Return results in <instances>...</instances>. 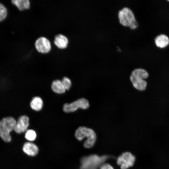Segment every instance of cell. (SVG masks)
Returning <instances> with one entry per match:
<instances>
[{"mask_svg":"<svg viewBox=\"0 0 169 169\" xmlns=\"http://www.w3.org/2000/svg\"><path fill=\"white\" fill-rule=\"evenodd\" d=\"M51 88L54 92L58 94L64 93L66 90L61 81L58 79L55 80L53 81L51 84Z\"/></svg>","mask_w":169,"mask_h":169,"instance_id":"cell-14","label":"cell"},{"mask_svg":"<svg viewBox=\"0 0 169 169\" xmlns=\"http://www.w3.org/2000/svg\"><path fill=\"white\" fill-rule=\"evenodd\" d=\"M90 107L88 100L84 98H81L70 104L65 103L63 107V110L66 113L75 111L78 109L86 110Z\"/></svg>","mask_w":169,"mask_h":169,"instance_id":"cell-6","label":"cell"},{"mask_svg":"<svg viewBox=\"0 0 169 169\" xmlns=\"http://www.w3.org/2000/svg\"><path fill=\"white\" fill-rule=\"evenodd\" d=\"M118 50L119 51H120L121 50H120V48L119 47H118Z\"/></svg>","mask_w":169,"mask_h":169,"instance_id":"cell-20","label":"cell"},{"mask_svg":"<svg viewBox=\"0 0 169 169\" xmlns=\"http://www.w3.org/2000/svg\"><path fill=\"white\" fill-rule=\"evenodd\" d=\"M23 150L26 154L32 156L36 155L38 152V146L34 143L30 142L25 143L23 147Z\"/></svg>","mask_w":169,"mask_h":169,"instance_id":"cell-10","label":"cell"},{"mask_svg":"<svg viewBox=\"0 0 169 169\" xmlns=\"http://www.w3.org/2000/svg\"><path fill=\"white\" fill-rule=\"evenodd\" d=\"M155 43L157 47L164 48L169 44V38L166 35L161 34L157 36L155 39Z\"/></svg>","mask_w":169,"mask_h":169,"instance_id":"cell-12","label":"cell"},{"mask_svg":"<svg viewBox=\"0 0 169 169\" xmlns=\"http://www.w3.org/2000/svg\"><path fill=\"white\" fill-rule=\"evenodd\" d=\"M7 14V10L6 8L0 3V22L4 19Z\"/></svg>","mask_w":169,"mask_h":169,"instance_id":"cell-17","label":"cell"},{"mask_svg":"<svg viewBox=\"0 0 169 169\" xmlns=\"http://www.w3.org/2000/svg\"><path fill=\"white\" fill-rule=\"evenodd\" d=\"M16 123V120L11 116L4 117L0 121V136L5 142L11 141L10 133L14 130Z\"/></svg>","mask_w":169,"mask_h":169,"instance_id":"cell-3","label":"cell"},{"mask_svg":"<svg viewBox=\"0 0 169 169\" xmlns=\"http://www.w3.org/2000/svg\"><path fill=\"white\" fill-rule=\"evenodd\" d=\"M148 72L142 68H137L134 70L130 76V80L133 87L140 91L145 90L147 86V82L144 80L148 76Z\"/></svg>","mask_w":169,"mask_h":169,"instance_id":"cell-2","label":"cell"},{"mask_svg":"<svg viewBox=\"0 0 169 169\" xmlns=\"http://www.w3.org/2000/svg\"><path fill=\"white\" fill-rule=\"evenodd\" d=\"M75 136L79 141L82 140L85 137L87 138L84 144V147L87 148L92 147L96 140L95 131L85 126L79 127L75 131Z\"/></svg>","mask_w":169,"mask_h":169,"instance_id":"cell-1","label":"cell"},{"mask_svg":"<svg viewBox=\"0 0 169 169\" xmlns=\"http://www.w3.org/2000/svg\"><path fill=\"white\" fill-rule=\"evenodd\" d=\"M167 1H169V0H167Z\"/></svg>","mask_w":169,"mask_h":169,"instance_id":"cell-21","label":"cell"},{"mask_svg":"<svg viewBox=\"0 0 169 169\" xmlns=\"http://www.w3.org/2000/svg\"><path fill=\"white\" fill-rule=\"evenodd\" d=\"M29 125V119L26 115L20 116L16 121L14 131L18 134L23 133L26 130Z\"/></svg>","mask_w":169,"mask_h":169,"instance_id":"cell-9","label":"cell"},{"mask_svg":"<svg viewBox=\"0 0 169 169\" xmlns=\"http://www.w3.org/2000/svg\"><path fill=\"white\" fill-rule=\"evenodd\" d=\"M61 81L65 90H69L72 85L71 82L69 79L64 77L63 78Z\"/></svg>","mask_w":169,"mask_h":169,"instance_id":"cell-18","label":"cell"},{"mask_svg":"<svg viewBox=\"0 0 169 169\" xmlns=\"http://www.w3.org/2000/svg\"><path fill=\"white\" fill-rule=\"evenodd\" d=\"M36 136L37 135L35 131L31 129L26 131L25 135V138L30 141H34L36 138Z\"/></svg>","mask_w":169,"mask_h":169,"instance_id":"cell-16","label":"cell"},{"mask_svg":"<svg viewBox=\"0 0 169 169\" xmlns=\"http://www.w3.org/2000/svg\"><path fill=\"white\" fill-rule=\"evenodd\" d=\"M118 16L120 23L125 26H128L131 29L136 28L138 26L132 11L127 7H124L119 11Z\"/></svg>","mask_w":169,"mask_h":169,"instance_id":"cell-5","label":"cell"},{"mask_svg":"<svg viewBox=\"0 0 169 169\" xmlns=\"http://www.w3.org/2000/svg\"><path fill=\"white\" fill-rule=\"evenodd\" d=\"M43 105V101L39 97L35 96L33 98L30 103V106L33 110L39 111L42 108Z\"/></svg>","mask_w":169,"mask_h":169,"instance_id":"cell-13","label":"cell"},{"mask_svg":"<svg viewBox=\"0 0 169 169\" xmlns=\"http://www.w3.org/2000/svg\"><path fill=\"white\" fill-rule=\"evenodd\" d=\"M12 3L21 11L28 9L30 8V3L28 0H13Z\"/></svg>","mask_w":169,"mask_h":169,"instance_id":"cell-15","label":"cell"},{"mask_svg":"<svg viewBox=\"0 0 169 169\" xmlns=\"http://www.w3.org/2000/svg\"><path fill=\"white\" fill-rule=\"evenodd\" d=\"M100 169H114L113 167L108 163H103L100 166Z\"/></svg>","mask_w":169,"mask_h":169,"instance_id":"cell-19","label":"cell"},{"mask_svg":"<svg viewBox=\"0 0 169 169\" xmlns=\"http://www.w3.org/2000/svg\"><path fill=\"white\" fill-rule=\"evenodd\" d=\"M109 156L96 155H91L82 157L80 160V169H97L104 163Z\"/></svg>","mask_w":169,"mask_h":169,"instance_id":"cell-4","label":"cell"},{"mask_svg":"<svg viewBox=\"0 0 169 169\" xmlns=\"http://www.w3.org/2000/svg\"><path fill=\"white\" fill-rule=\"evenodd\" d=\"M35 45L38 51L43 54L48 53L51 49L50 42L49 39L44 37H41L37 39Z\"/></svg>","mask_w":169,"mask_h":169,"instance_id":"cell-8","label":"cell"},{"mask_svg":"<svg viewBox=\"0 0 169 169\" xmlns=\"http://www.w3.org/2000/svg\"><path fill=\"white\" fill-rule=\"evenodd\" d=\"M68 39L64 35L62 34H58L54 37V43L59 48L64 49L66 48L68 44Z\"/></svg>","mask_w":169,"mask_h":169,"instance_id":"cell-11","label":"cell"},{"mask_svg":"<svg viewBox=\"0 0 169 169\" xmlns=\"http://www.w3.org/2000/svg\"><path fill=\"white\" fill-rule=\"evenodd\" d=\"M136 161V157L129 152L122 153L117 158L116 163L120 166L121 169H127L133 166Z\"/></svg>","mask_w":169,"mask_h":169,"instance_id":"cell-7","label":"cell"}]
</instances>
